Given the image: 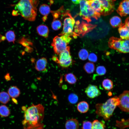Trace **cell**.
<instances>
[{
	"mask_svg": "<svg viewBox=\"0 0 129 129\" xmlns=\"http://www.w3.org/2000/svg\"><path fill=\"white\" fill-rule=\"evenodd\" d=\"M22 109L24 112L23 125L27 127H33L40 125L44 116V108L41 104L31 106L27 108L23 106Z\"/></svg>",
	"mask_w": 129,
	"mask_h": 129,
	"instance_id": "obj_1",
	"label": "cell"
},
{
	"mask_svg": "<svg viewBox=\"0 0 129 129\" xmlns=\"http://www.w3.org/2000/svg\"><path fill=\"white\" fill-rule=\"evenodd\" d=\"M38 0H20L15 5L18 13L24 18L30 21H34L37 14Z\"/></svg>",
	"mask_w": 129,
	"mask_h": 129,
	"instance_id": "obj_2",
	"label": "cell"
},
{
	"mask_svg": "<svg viewBox=\"0 0 129 129\" xmlns=\"http://www.w3.org/2000/svg\"><path fill=\"white\" fill-rule=\"evenodd\" d=\"M119 104L118 97L114 96L109 98L104 103L97 104L95 106L96 113L99 116L102 117L105 120H109Z\"/></svg>",
	"mask_w": 129,
	"mask_h": 129,
	"instance_id": "obj_3",
	"label": "cell"
},
{
	"mask_svg": "<svg viewBox=\"0 0 129 129\" xmlns=\"http://www.w3.org/2000/svg\"><path fill=\"white\" fill-rule=\"evenodd\" d=\"M80 3V11L79 15L83 19L89 22L91 21L92 17L97 20L100 17L101 15L93 10L87 0H81Z\"/></svg>",
	"mask_w": 129,
	"mask_h": 129,
	"instance_id": "obj_4",
	"label": "cell"
},
{
	"mask_svg": "<svg viewBox=\"0 0 129 129\" xmlns=\"http://www.w3.org/2000/svg\"><path fill=\"white\" fill-rule=\"evenodd\" d=\"M60 36H55L51 43L54 53L57 55L66 48L72 39L71 36L68 34Z\"/></svg>",
	"mask_w": 129,
	"mask_h": 129,
	"instance_id": "obj_5",
	"label": "cell"
},
{
	"mask_svg": "<svg viewBox=\"0 0 129 129\" xmlns=\"http://www.w3.org/2000/svg\"><path fill=\"white\" fill-rule=\"evenodd\" d=\"M108 45L110 48L120 52L124 53L129 52V39L112 37L109 39Z\"/></svg>",
	"mask_w": 129,
	"mask_h": 129,
	"instance_id": "obj_6",
	"label": "cell"
},
{
	"mask_svg": "<svg viewBox=\"0 0 129 129\" xmlns=\"http://www.w3.org/2000/svg\"><path fill=\"white\" fill-rule=\"evenodd\" d=\"M62 18H64L63 27L62 31L59 36L67 34L73 35V31L75 23L74 19L72 16L69 10H67L62 13Z\"/></svg>",
	"mask_w": 129,
	"mask_h": 129,
	"instance_id": "obj_7",
	"label": "cell"
},
{
	"mask_svg": "<svg viewBox=\"0 0 129 129\" xmlns=\"http://www.w3.org/2000/svg\"><path fill=\"white\" fill-rule=\"evenodd\" d=\"M70 48V47L68 46L65 49L59 54L58 58L56 56H54L52 58L53 60L63 68H66L69 67L72 63Z\"/></svg>",
	"mask_w": 129,
	"mask_h": 129,
	"instance_id": "obj_8",
	"label": "cell"
},
{
	"mask_svg": "<svg viewBox=\"0 0 129 129\" xmlns=\"http://www.w3.org/2000/svg\"><path fill=\"white\" fill-rule=\"evenodd\" d=\"M119 104L118 107L122 111L129 112V90H125L118 97Z\"/></svg>",
	"mask_w": 129,
	"mask_h": 129,
	"instance_id": "obj_9",
	"label": "cell"
},
{
	"mask_svg": "<svg viewBox=\"0 0 129 129\" xmlns=\"http://www.w3.org/2000/svg\"><path fill=\"white\" fill-rule=\"evenodd\" d=\"M104 9L103 16L110 15L114 11V4L113 1L111 0H99Z\"/></svg>",
	"mask_w": 129,
	"mask_h": 129,
	"instance_id": "obj_10",
	"label": "cell"
},
{
	"mask_svg": "<svg viewBox=\"0 0 129 129\" xmlns=\"http://www.w3.org/2000/svg\"><path fill=\"white\" fill-rule=\"evenodd\" d=\"M85 92L88 97L92 99L98 97L101 94L97 86L90 84L86 88Z\"/></svg>",
	"mask_w": 129,
	"mask_h": 129,
	"instance_id": "obj_11",
	"label": "cell"
},
{
	"mask_svg": "<svg viewBox=\"0 0 129 129\" xmlns=\"http://www.w3.org/2000/svg\"><path fill=\"white\" fill-rule=\"evenodd\" d=\"M117 11L122 17L129 15V0H122L117 10Z\"/></svg>",
	"mask_w": 129,
	"mask_h": 129,
	"instance_id": "obj_12",
	"label": "cell"
},
{
	"mask_svg": "<svg viewBox=\"0 0 129 129\" xmlns=\"http://www.w3.org/2000/svg\"><path fill=\"white\" fill-rule=\"evenodd\" d=\"M89 4L92 8L96 12L103 16L104 9L99 0H88Z\"/></svg>",
	"mask_w": 129,
	"mask_h": 129,
	"instance_id": "obj_13",
	"label": "cell"
},
{
	"mask_svg": "<svg viewBox=\"0 0 129 129\" xmlns=\"http://www.w3.org/2000/svg\"><path fill=\"white\" fill-rule=\"evenodd\" d=\"M47 64V59L44 57L36 61L35 65V69L38 71H46Z\"/></svg>",
	"mask_w": 129,
	"mask_h": 129,
	"instance_id": "obj_14",
	"label": "cell"
},
{
	"mask_svg": "<svg viewBox=\"0 0 129 129\" xmlns=\"http://www.w3.org/2000/svg\"><path fill=\"white\" fill-rule=\"evenodd\" d=\"M118 31L120 38L124 39H129V28L124 23L122 24L119 27Z\"/></svg>",
	"mask_w": 129,
	"mask_h": 129,
	"instance_id": "obj_15",
	"label": "cell"
},
{
	"mask_svg": "<svg viewBox=\"0 0 129 129\" xmlns=\"http://www.w3.org/2000/svg\"><path fill=\"white\" fill-rule=\"evenodd\" d=\"M37 31L40 36L45 38L48 36L49 30L48 27L43 24L39 25L36 28Z\"/></svg>",
	"mask_w": 129,
	"mask_h": 129,
	"instance_id": "obj_16",
	"label": "cell"
},
{
	"mask_svg": "<svg viewBox=\"0 0 129 129\" xmlns=\"http://www.w3.org/2000/svg\"><path fill=\"white\" fill-rule=\"evenodd\" d=\"M65 126L66 129H78L79 124L76 119L71 118L66 121Z\"/></svg>",
	"mask_w": 129,
	"mask_h": 129,
	"instance_id": "obj_17",
	"label": "cell"
},
{
	"mask_svg": "<svg viewBox=\"0 0 129 129\" xmlns=\"http://www.w3.org/2000/svg\"><path fill=\"white\" fill-rule=\"evenodd\" d=\"M7 93L10 97L13 99L19 97L20 94V91L16 86H13L8 89Z\"/></svg>",
	"mask_w": 129,
	"mask_h": 129,
	"instance_id": "obj_18",
	"label": "cell"
},
{
	"mask_svg": "<svg viewBox=\"0 0 129 129\" xmlns=\"http://www.w3.org/2000/svg\"><path fill=\"white\" fill-rule=\"evenodd\" d=\"M89 109L88 103L85 101H82L79 102L77 106V109L80 112L84 113H86Z\"/></svg>",
	"mask_w": 129,
	"mask_h": 129,
	"instance_id": "obj_19",
	"label": "cell"
},
{
	"mask_svg": "<svg viewBox=\"0 0 129 129\" xmlns=\"http://www.w3.org/2000/svg\"><path fill=\"white\" fill-rule=\"evenodd\" d=\"M110 23L111 25L114 28L119 27L122 24L121 18L116 16H114L110 19Z\"/></svg>",
	"mask_w": 129,
	"mask_h": 129,
	"instance_id": "obj_20",
	"label": "cell"
},
{
	"mask_svg": "<svg viewBox=\"0 0 129 129\" xmlns=\"http://www.w3.org/2000/svg\"><path fill=\"white\" fill-rule=\"evenodd\" d=\"M64 76L65 81L70 84H75L77 81L76 77L72 73L66 74L64 75Z\"/></svg>",
	"mask_w": 129,
	"mask_h": 129,
	"instance_id": "obj_21",
	"label": "cell"
},
{
	"mask_svg": "<svg viewBox=\"0 0 129 129\" xmlns=\"http://www.w3.org/2000/svg\"><path fill=\"white\" fill-rule=\"evenodd\" d=\"M39 11L40 13L43 15L47 16L48 15L50 12V9L49 6L48 5L43 4L40 5Z\"/></svg>",
	"mask_w": 129,
	"mask_h": 129,
	"instance_id": "obj_22",
	"label": "cell"
},
{
	"mask_svg": "<svg viewBox=\"0 0 129 129\" xmlns=\"http://www.w3.org/2000/svg\"><path fill=\"white\" fill-rule=\"evenodd\" d=\"M5 38L8 42L14 43L16 36L14 31L12 30L8 31L5 33Z\"/></svg>",
	"mask_w": 129,
	"mask_h": 129,
	"instance_id": "obj_23",
	"label": "cell"
},
{
	"mask_svg": "<svg viewBox=\"0 0 129 129\" xmlns=\"http://www.w3.org/2000/svg\"><path fill=\"white\" fill-rule=\"evenodd\" d=\"M10 113V110L6 105H0V116L2 117L8 116Z\"/></svg>",
	"mask_w": 129,
	"mask_h": 129,
	"instance_id": "obj_24",
	"label": "cell"
},
{
	"mask_svg": "<svg viewBox=\"0 0 129 129\" xmlns=\"http://www.w3.org/2000/svg\"><path fill=\"white\" fill-rule=\"evenodd\" d=\"M102 86L105 90L109 91L113 87V82L111 80L109 79H105L102 82Z\"/></svg>",
	"mask_w": 129,
	"mask_h": 129,
	"instance_id": "obj_25",
	"label": "cell"
},
{
	"mask_svg": "<svg viewBox=\"0 0 129 129\" xmlns=\"http://www.w3.org/2000/svg\"><path fill=\"white\" fill-rule=\"evenodd\" d=\"M105 125L103 121L95 120L92 122V129H105Z\"/></svg>",
	"mask_w": 129,
	"mask_h": 129,
	"instance_id": "obj_26",
	"label": "cell"
},
{
	"mask_svg": "<svg viewBox=\"0 0 129 129\" xmlns=\"http://www.w3.org/2000/svg\"><path fill=\"white\" fill-rule=\"evenodd\" d=\"M10 97L8 93L3 91L0 92V102L3 104L8 103L10 101Z\"/></svg>",
	"mask_w": 129,
	"mask_h": 129,
	"instance_id": "obj_27",
	"label": "cell"
},
{
	"mask_svg": "<svg viewBox=\"0 0 129 129\" xmlns=\"http://www.w3.org/2000/svg\"><path fill=\"white\" fill-rule=\"evenodd\" d=\"M83 68L85 71L89 74L93 73L95 69L94 64L90 62H87L86 63L84 64Z\"/></svg>",
	"mask_w": 129,
	"mask_h": 129,
	"instance_id": "obj_28",
	"label": "cell"
},
{
	"mask_svg": "<svg viewBox=\"0 0 129 129\" xmlns=\"http://www.w3.org/2000/svg\"><path fill=\"white\" fill-rule=\"evenodd\" d=\"M62 24L61 21L59 19L53 20L51 24L52 29L55 31L58 30L62 27Z\"/></svg>",
	"mask_w": 129,
	"mask_h": 129,
	"instance_id": "obj_29",
	"label": "cell"
},
{
	"mask_svg": "<svg viewBox=\"0 0 129 129\" xmlns=\"http://www.w3.org/2000/svg\"><path fill=\"white\" fill-rule=\"evenodd\" d=\"M89 55L88 51L84 49H82L79 51L78 56L79 58L82 60H85L87 58Z\"/></svg>",
	"mask_w": 129,
	"mask_h": 129,
	"instance_id": "obj_30",
	"label": "cell"
},
{
	"mask_svg": "<svg viewBox=\"0 0 129 129\" xmlns=\"http://www.w3.org/2000/svg\"><path fill=\"white\" fill-rule=\"evenodd\" d=\"M78 97L76 94L72 93L69 95L68 97V100L69 102L71 103H76L78 101Z\"/></svg>",
	"mask_w": 129,
	"mask_h": 129,
	"instance_id": "obj_31",
	"label": "cell"
},
{
	"mask_svg": "<svg viewBox=\"0 0 129 129\" xmlns=\"http://www.w3.org/2000/svg\"><path fill=\"white\" fill-rule=\"evenodd\" d=\"M96 72L98 75L102 76L104 75L106 72V69L103 66H97L96 70Z\"/></svg>",
	"mask_w": 129,
	"mask_h": 129,
	"instance_id": "obj_32",
	"label": "cell"
},
{
	"mask_svg": "<svg viewBox=\"0 0 129 129\" xmlns=\"http://www.w3.org/2000/svg\"><path fill=\"white\" fill-rule=\"evenodd\" d=\"M92 123L88 121H83V123L82 129H92Z\"/></svg>",
	"mask_w": 129,
	"mask_h": 129,
	"instance_id": "obj_33",
	"label": "cell"
},
{
	"mask_svg": "<svg viewBox=\"0 0 129 129\" xmlns=\"http://www.w3.org/2000/svg\"><path fill=\"white\" fill-rule=\"evenodd\" d=\"M88 60L90 61L96 62L97 60V57L95 54L93 53H90L88 56Z\"/></svg>",
	"mask_w": 129,
	"mask_h": 129,
	"instance_id": "obj_34",
	"label": "cell"
},
{
	"mask_svg": "<svg viewBox=\"0 0 129 129\" xmlns=\"http://www.w3.org/2000/svg\"><path fill=\"white\" fill-rule=\"evenodd\" d=\"M125 24L129 28V17H127L125 21Z\"/></svg>",
	"mask_w": 129,
	"mask_h": 129,
	"instance_id": "obj_35",
	"label": "cell"
},
{
	"mask_svg": "<svg viewBox=\"0 0 129 129\" xmlns=\"http://www.w3.org/2000/svg\"><path fill=\"white\" fill-rule=\"evenodd\" d=\"M81 0H71L72 2L75 4H78L80 3Z\"/></svg>",
	"mask_w": 129,
	"mask_h": 129,
	"instance_id": "obj_36",
	"label": "cell"
},
{
	"mask_svg": "<svg viewBox=\"0 0 129 129\" xmlns=\"http://www.w3.org/2000/svg\"><path fill=\"white\" fill-rule=\"evenodd\" d=\"M36 127H25L24 129H40V128L39 127L38 128V127L37 128H36L35 129Z\"/></svg>",
	"mask_w": 129,
	"mask_h": 129,
	"instance_id": "obj_37",
	"label": "cell"
},
{
	"mask_svg": "<svg viewBox=\"0 0 129 129\" xmlns=\"http://www.w3.org/2000/svg\"><path fill=\"white\" fill-rule=\"evenodd\" d=\"M12 15L14 16H16L18 15L19 14L17 11L13 10L12 12Z\"/></svg>",
	"mask_w": 129,
	"mask_h": 129,
	"instance_id": "obj_38",
	"label": "cell"
},
{
	"mask_svg": "<svg viewBox=\"0 0 129 129\" xmlns=\"http://www.w3.org/2000/svg\"><path fill=\"white\" fill-rule=\"evenodd\" d=\"M113 0V1H115L116 0Z\"/></svg>",
	"mask_w": 129,
	"mask_h": 129,
	"instance_id": "obj_39",
	"label": "cell"
},
{
	"mask_svg": "<svg viewBox=\"0 0 129 129\" xmlns=\"http://www.w3.org/2000/svg\"><path fill=\"white\" fill-rule=\"evenodd\" d=\"M87 0L89 1V0Z\"/></svg>",
	"mask_w": 129,
	"mask_h": 129,
	"instance_id": "obj_40",
	"label": "cell"
}]
</instances>
